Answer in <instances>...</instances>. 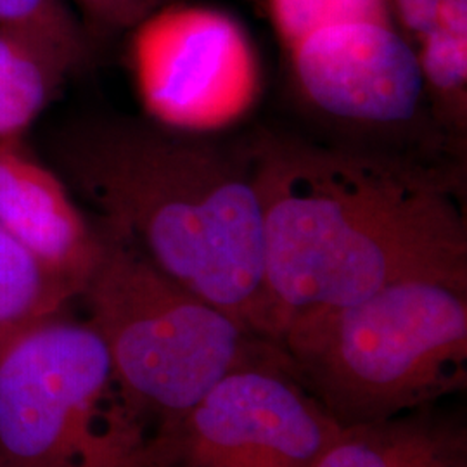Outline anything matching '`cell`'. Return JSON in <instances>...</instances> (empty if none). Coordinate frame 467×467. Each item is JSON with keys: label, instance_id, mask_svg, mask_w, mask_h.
<instances>
[{"label": "cell", "instance_id": "cell-14", "mask_svg": "<svg viewBox=\"0 0 467 467\" xmlns=\"http://www.w3.org/2000/svg\"><path fill=\"white\" fill-rule=\"evenodd\" d=\"M284 49L326 25L351 19H391L386 0H265ZM393 21V19H391Z\"/></svg>", "mask_w": 467, "mask_h": 467}, {"label": "cell", "instance_id": "cell-13", "mask_svg": "<svg viewBox=\"0 0 467 467\" xmlns=\"http://www.w3.org/2000/svg\"><path fill=\"white\" fill-rule=\"evenodd\" d=\"M422 71L467 65V0H386Z\"/></svg>", "mask_w": 467, "mask_h": 467}, {"label": "cell", "instance_id": "cell-5", "mask_svg": "<svg viewBox=\"0 0 467 467\" xmlns=\"http://www.w3.org/2000/svg\"><path fill=\"white\" fill-rule=\"evenodd\" d=\"M156 434L87 318L63 310L0 343L4 467H156Z\"/></svg>", "mask_w": 467, "mask_h": 467}, {"label": "cell", "instance_id": "cell-3", "mask_svg": "<svg viewBox=\"0 0 467 467\" xmlns=\"http://www.w3.org/2000/svg\"><path fill=\"white\" fill-rule=\"evenodd\" d=\"M285 368L337 428L431 407L467 381V287L401 283L296 314L277 339Z\"/></svg>", "mask_w": 467, "mask_h": 467}, {"label": "cell", "instance_id": "cell-1", "mask_svg": "<svg viewBox=\"0 0 467 467\" xmlns=\"http://www.w3.org/2000/svg\"><path fill=\"white\" fill-rule=\"evenodd\" d=\"M248 148L279 336L296 314L395 284L467 287L466 213L449 168L283 135Z\"/></svg>", "mask_w": 467, "mask_h": 467}, {"label": "cell", "instance_id": "cell-10", "mask_svg": "<svg viewBox=\"0 0 467 467\" xmlns=\"http://www.w3.org/2000/svg\"><path fill=\"white\" fill-rule=\"evenodd\" d=\"M312 467H467V430L431 407L339 428Z\"/></svg>", "mask_w": 467, "mask_h": 467}, {"label": "cell", "instance_id": "cell-16", "mask_svg": "<svg viewBox=\"0 0 467 467\" xmlns=\"http://www.w3.org/2000/svg\"><path fill=\"white\" fill-rule=\"evenodd\" d=\"M84 15L85 25L100 34L132 30L139 23L135 0H73Z\"/></svg>", "mask_w": 467, "mask_h": 467}, {"label": "cell", "instance_id": "cell-17", "mask_svg": "<svg viewBox=\"0 0 467 467\" xmlns=\"http://www.w3.org/2000/svg\"><path fill=\"white\" fill-rule=\"evenodd\" d=\"M173 2H181V0H135V7H137V13H139V21L142 17L148 16L152 11L168 5V4H173Z\"/></svg>", "mask_w": 467, "mask_h": 467}, {"label": "cell", "instance_id": "cell-2", "mask_svg": "<svg viewBox=\"0 0 467 467\" xmlns=\"http://www.w3.org/2000/svg\"><path fill=\"white\" fill-rule=\"evenodd\" d=\"M57 156L102 223L171 281L277 343L248 146L154 121L98 119L63 135Z\"/></svg>", "mask_w": 467, "mask_h": 467}, {"label": "cell", "instance_id": "cell-6", "mask_svg": "<svg viewBox=\"0 0 467 467\" xmlns=\"http://www.w3.org/2000/svg\"><path fill=\"white\" fill-rule=\"evenodd\" d=\"M142 108L161 127L212 134L244 117L260 94L246 28L208 5L173 2L142 17L129 46Z\"/></svg>", "mask_w": 467, "mask_h": 467}, {"label": "cell", "instance_id": "cell-8", "mask_svg": "<svg viewBox=\"0 0 467 467\" xmlns=\"http://www.w3.org/2000/svg\"><path fill=\"white\" fill-rule=\"evenodd\" d=\"M285 52L301 99L337 127L378 139V150L419 127L438 130L416 52L391 19L326 25Z\"/></svg>", "mask_w": 467, "mask_h": 467}, {"label": "cell", "instance_id": "cell-18", "mask_svg": "<svg viewBox=\"0 0 467 467\" xmlns=\"http://www.w3.org/2000/svg\"><path fill=\"white\" fill-rule=\"evenodd\" d=\"M0 467H4V464H2V461H0Z\"/></svg>", "mask_w": 467, "mask_h": 467}, {"label": "cell", "instance_id": "cell-4", "mask_svg": "<svg viewBox=\"0 0 467 467\" xmlns=\"http://www.w3.org/2000/svg\"><path fill=\"white\" fill-rule=\"evenodd\" d=\"M99 225L104 250L80 295L87 320L127 399L161 431L275 341L248 333L154 267L123 234Z\"/></svg>", "mask_w": 467, "mask_h": 467}, {"label": "cell", "instance_id": "cell-15", "mask_svg": "<svg viewBox=\"0 0 467 467\" xmlns=\"http://www.w3.org/2000/svg\"><path fill=\"white\" fill-rule=\"evenodd\" d=\"M0 25L26 26L87 52L85 25L65 0H0Z\"/></svg>", "mask_w": 467, "mask_h": 467}, {"label": "cell", "instance_id": "cell-12", "mask_svg": "<svg viewBox=\"0 0 467 467\" xmlns=\"http://www.w3.org/2000/svg\"><path fill=\"white\" fill-rule=\"evenodd\" d=\"M77 293L0 225V343L40 318L67 310Z\"/></svg>", "mask_w": 467, "mask_h": 467}, {"label": "cell", "instance_id": "cell-9", "mask_svg": "<svg viewBox=\"0 0 467 467\" xmlns=\"http://www.w3.org/2000/svg\"><path fill=\"white\" fill-rule=\"evenodd\" d=\"M0 225L80 298L104 250L102 229L21 139L0 140Z\"/></svg>", "mask_w": 467, "mask_h": 467}, {"label": "cell", "instance_id": "cell-11", "mask_svg": "<svg viewBox=\"0 0 467 467\" xmlns=\"http://www.w3.org/2000/svg\"><path fill=\"white\" fill-rule=\"evenodd\" d=\"M85 57L50 35L0 25V140L21 139Z\"/></svg>", "mask_w": 467, "mask_h": 467}, {"label": "cell", "instance_id": "cell-7", "mask_svg": "<svg viewBox=\"0 0 467 467\" xmlns=\"http://www.w3.org/2000/svg\"><path fill=\"white\" fill-rule=\"evenodd\" d=\"M274 343L156 434V467H312L337 431Z\"/></svg>", "mask_w": 467, "mask_h": 467}]
</instances>
